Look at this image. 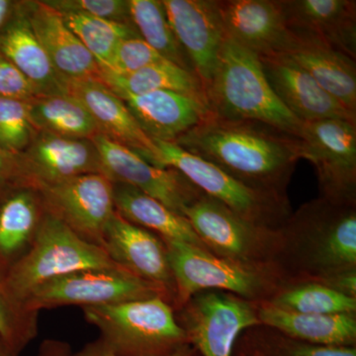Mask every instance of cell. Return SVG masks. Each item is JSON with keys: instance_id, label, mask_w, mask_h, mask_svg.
Segmentation results:
<instances>
[{"instance_id": "277c9868", "label": "cell", "mask_w": 356, "mask_h": 356, "mask_svg": "<svg viewBox=\"0 0 356 356\" xmlns=\"http://www.w3.org/2000/svg\"><path fill=\"white\" fill-rule=\"evenodd\" d=\"M81 310L99 331L98 339L117 355L170 356L191 346L175 309L163 297Z\"/></svg>"}, {"instance_id": "9a60e30c", "label": "cell", "mask_w": 356, "mask_h": 356, "mask_svg": "<svg viewBox=\"0 0 356 356\" xmlns=\"http://www.w3.org/2000/svg\"><path fill=\"white\" fill-rule=\"evenodd\" d=\"M102 248L116 266L163 290L173 307L175 280L165 243L159 236L115 211L103 234Z\"/></svg>"}, {"instance_id": "7a4b0ae2", "label": "cell", "mask_w": 356, "mask_h": 356, "mask_svg": "<svg viewBox=\"0 0 356 356\" xmlns=\"http://www.w3.org/2000/svg\"><path fill=\"white\" fill-rule=\"evenodd\" d=\"M275 267L283 280L321 281L356 269V204L318 197L280 228Z\"/></svg>"}, {"instance_id": "ba28073f", "label": "cell", "mask_w": 356, "mask_h": 356, "mask_svg": "<svg viewBox=\"0 0 356 356\" xmlns=\"http://www.w3.org/2000/svg\"><path fill=\"white\" fill-rule=\"evenodd\" d=\"M156 156L152 165L181 173L206 195L216 199L245 219L280 229L292 210L289 200L266 195L245 186L209 161L185 151L175 143L154 140Z\"/></svg>"}, {"instance_id": "6da1fadb", "label": "cell", "mask_w": 356, "mask_h": 356, "mask_svg": "<svg viewBox=\"0 0 356 356\" xmlns=\"http://www.w3.org/2000/svg\"><path fill=\"white\" fill-rule=\"evenodd\" d=\"M175 144L255 191L289 200L288 185L301 159L296 136L261 122L211 114Z\"/></svg>"}, {"instance_id": "2e32d148", "label": "cell", "mask_w": 356, "mask_h": 356, "mask_svg": "<svg viewBox=\"0 0 356 356\" xmlns=\"http://www.w3.org/2000/svg\"><path fill=\"white\" fill-rule=\"evenodd\" d=\"M166 17L204 88L226 40L217 0H163Z\"/></svg>"}, {"instance_id": "ac0fdd59", "label": "cell", "mask_w": 356, "mask_h": 356, "mask_svg": "<svg viewBox=\"0 0 356 356\" xmlns=\"http://www.w3.org/2000/svg\"><path fill=\"white\" fill-rule=\"evenodd\" d=\"M264 74L281 103L302 123L341 119L356 123V113L336 98L291 58L284 55L259 57Z\"/></svg>"}, {"instance_id": "d6986e66", "label": "cell", "mask_w": 356, "mask_h": 356, "mask_svg": "<svg viewBox=\"0 0 356 356\" xmlns=\"http://www.w3.org/2000/svg\"><path fill=\"white\" fill-rule=\"evenodd\" d=\"M121 99L153 140L175 143L212 114L204 95L159 90Z\"/></svg>"}, {"instance_id": "ee69618b", "label": "cell", "mask_w": 356, "mask_h": 356, "mask_svg": "<svg viewBox=\"0 0 356 356\" xmlns=\"http://www.w3.org/2000/svg\"><path fill=\"white\" fill-rule=\"evenodd\" d=\"M0 356H19L0 337Z\"/></svg>"}, {"instance_id": "7402d4cb", "label": "cell", "mask_w": 356, "mask_h": 356, "mask_svg": "<svg viewBox=\"0 0 356 356\" xmlns=\"http://www.w3.org/2000/svg\"><path fill=\"white\" fill-rule=\"evenodd\" d=\"M65 83L67 92L83 103L100 134L153 163L156 156V145L143 132L120 97L97 79L67 81Z\"/></svg>"}, {"instance_id": "cb8c5ba5", "label": "cell", "mask_w": 356, "mask_h": 356, "mask_svg": "<svg viewBox=\"0 0 356 356\" xmlns=\"http://www.w3.org/2000/svg\"><path fill=\"white\" fill-rule=\"evenodd\" d=\"M282 55L291 58L321 88L356 113L355 60L318 40L294 33L291 43Z\"/></svg>"}, {"instance_id": "ffe728a7", "label": "cell", "mask_w": 356, "mask_h": 356, "mask_svg": "<svg viewBox=\"0 0 356 356\" xmlns=\"http://www.w3.org/2000/svg\"><path fill=\"white\" fill-rule=\"evenodd\" d=\"M294 34L318 40L356 58L355 0H280Z\"/></svg>"}, {"instance_id": "1f68e13d", "label": "cell", "mask_w": 356, "mask_h": 356, "mask_svg": "<svg viewBox=\"0 0 356 356\" xmlns=\"http://www.w3.org/2000/svg\"><path fill=\"white\" fill-rule=\"evenodd\" d=\"M55 10L60 14L65 24L93 56L100 67H109L121 41L140 37L133 24L112 22L67 9Z\"/></svg>"}, {"instance_id": "ab89813d", "label": "cell", "mask_w": 356, "mask_h": 356, "mask_svg": "<svg viewBox=\"0 0 356 356\" xmlns=\"http://www.w3.org/2000/svg\"><path fill=\"white\" fill-rule=\"evenodd\" d=\"M195 348L192 346H184L181 350H178L175 355L170 356H195ZM70 356H120L117 355L113 351L109 350L99 339L91 341L81 348V350L74 353H70Z\"/></svg>"}, {"instance_id": "7c38bea8", "label": "cell", "mask_w": 356, "mask_h": 356, "mask_svg": "<svg viewBox=\"0 0 356 356\" xmlns=\"http://www.w3.org/2000/svg\"><path fill=\"white\" fill-rule=\"evenodd\" d=\"M38 189L44 210L86 242L102 247L113 216V181L102 173H88Z\"/></svg>"}, {"instance_id": "8d00e7d4", "label": "cell", "mask_w": 356, "mask_h": 356, "mask_svg": "<svg viewBox=\"0 0 356 356\" xmlns=\"http://www.w3.org/2000/svg\"><path fill=\"white\" fill-rule=\"evenodd\" d=\"M46 2L54 9H67L112 22L133 24L129 0H51Z\"/></svg>"}, {"instance_id": "bcb514c9", "label": "cell", "mask_w": 356, "mask_h": 356, "mask_svg": "<svg viewBox=\"0 0 356 356\" xmlns=\"http://www.w3.org/2000/svg\"><path fill=\"white\" fill-rule=\"evenodd\" d=\"M195 356H200V355H198V353H196V355H195Z\"/></svg>"}, {"instance_id": "f546056e", "label": "cell", "mask_w": 356, "mask_h": 356, "mask_svg": "<svg viewBox=\"0 0 356 356\" xmlns=\"http://www.w3.org/2000/svg\"><path fill=\"white\" fill-rule=\"evenodd\" d=\"M281 310L300 314H356V298L334 291L316 280H283L267 300Z\"/></svg>"}, {"instance_id": "484cf974", "label": "cell", "mask_w": 356, "mask_h": 356, "mask_svg": "<svg viewBox=\"0 0 356 356\" xmlns=\"http://www.w3.org/2000/svg\"><path fill=\"white\" fill-rule=\"evenodd\" d=\"M261 325L285 336L317 346H356V314L318 315L281 310L267 302H255Z\"/></svg>"}, {"instance_id": "83f0119b", "label": "cell", "mask_w": 356, "mask_h": 356, "mask_svg": "<svg viewBox=\"0 0 356 356\" xmlns=\"http://www.w3.org/2000/svg\"><path fill=\"white\" fill-rule=\"evenodd\" d=\"M98 81L120 98L159 90L206 96L202 81L196 74L166 60L127 74H117L100 67Z\"/></svg>"}, {"instance_id": "30bf717a", "label": "cell", "mask_w": 356, "mask_h": 356, "mask_svg": "<svg viewBox=\"0 0 356 356\" xmlns=\"http://www.w3.org/2000/svg\"><path fill=\"white\" fill-rule=\"evenodd\" d=\"M154 297L168 301L163 290L116 266L86 269L48 281L37 288L26 303L40 312L65 306L113 305Z\"/></svg>"}, {"instance_id": "8fae6325", "label": "cell", "mask_w": 356, "mask_h": 356, "mask_svg": "<svg viewBox=\"0 0 356 356\" xmlns=\"http://www.w3.org/2000/svg\"><path fill=\"white\" fill-rule=\"evenodd\" d=\"M300 159L315 166L320 197L356 204V123L327 119L303 123Z\"/></svg>"}, {"instance_id": "836d02e7", "label": "cell", "mask_w": 356, "mask_h": 356, "mask_svg": "<svg viewBox=\"0 0 356 356\" xmlns=\"http://www.w3.org/2000/svg\"><path fill=\"white\" fill-rule=\"evenodd\" d=\"M39 312L14 296L0 277V337L16 353L38 336Z\"/></svg>"}, {"instance_id": "52a82bcc", "label": "cell", "mask_w": 356, "mask_h": 356, "mask_svg": "<svg viewBox=\"0 0 356 356\" xmlns=\"http://www.w3.org/2000/svg\"><path fill=\"white\" fill-rule=\"evenodd\" d=\"M182 216L191 222L207 250L217 257L243 266L277 270L280 229L245 219L203 192L184 208Z\"/></svg>"}, {"instance_id": "f1b7e54d", "label": "cell", "mask_w": 356, "mask_h": 356, "mask_svg": "<svg viewBox=\"0 0 356 356\" xmlns=\"http://www.w3.org/2000/svg\"><path fill=\"white\" fill-rule=\"evenodd\" d=\"M28 105L38 132L89 140L100 134L83 103L70 93L37 96Z\"/></svg>"}, {"instance_id": "e0dca14e", "label": "cell", "mask_w": 356, "mask_h": 356, "mask_svg": "<svg viewBox=\"0 0 356 356\" xmlns=\"http://www.w3.org/2000/svg\"><path fill=\"white\" fill-rule=\"evenodd\" d=\"M225 33L259 57L282 55L293 39L280 0H217Z\"/></svg>"}, {"instance_id": "4dcf8cb0", "label": "cell", "mask_w": 356, "mask_h": 356, "mask_svg": "<svg viewBox=\"0 0 356 356\" xmlns=\"http://www.w3.org/2000/svg\"><path fill=\"white\" fill-rule=\"evenodd\" d=\"M131 21L140 38L161 58L195 74L186 53L168 23L161 0H129Z\"/></svg>"}, {"instance_id": "d4e9b609", "label": "cell", "mask_w": 356, "mask_h": 356, "mask_svg": "<svg viewBox=\"0 0 356 356\" xmlns=\"http://www.w3.org/2000/svg\"><path fill=\"white\" fill-rule=\"evenodd\" d=\"M0 53L29 79L39 95L67 93L65 81L54 69L33 30L23 2H17L13 16L0 32Z\"/></svg>"}, {"instance_id": "603a6c76", "label": "cell", "mask_w": 356, "mask_h": 356, "mask_svg": "<svg viewBox=\"0 0 356 356\" xmlns=\"http://www.w3.org/2000/svg\"><path fill=\"white\" fill-rule=\"evenodd\" d=\"M44 214L35 187L14 184L0 192V277L31 250Z\"/></svg>"}, {"instance_id": "b9f144b4", "label": "cell", "mask_w": 356, "mask_h": 356, "mask_svg": "<svg viewBox=\"0 0 356 356\" xmlns=\"http://www.w3.org/2000/svg\"><path fill=\"white\" fill-rule=\"evenodd\" d=\"M70 353L69 344L56 339H47L39 350V356H70Z\"/></svg>"}, {"instance_id": "e575fe53", "label": "cell", "mask_w": 356, "mask_h": 356, "mask_svg": "<svg viewBox=\"0 0 356 356\" xmlns=\"http://www.w3.org/2000/svg\"><path fill=\"white\" fill-rule=\"evenodd\" d=\"M38 133L28 102L0 97V147L4 153L17 158Z\"/></svg>"}, {"instance_id": "3957f363", "label": "cell", "mask_w": 356, "mask_h": 356, "mask_svg": "<svg viewBox=\"0 0 356 356\" xmlns=\"http://www.w3.org/2000/svg\"><path fill=\"white\" fill-rule=\"evenodd\" d=\"M211 113L232 121H255L299 137L302 123L273 92L259 56L227 37L205 88Z\"/></svg>"}, {"instance_id": "d590c367", "label": "cell", "mask_w": 356, "mask_h": 356, "mask_svg": "<svg viewBox=\"0 0 356 356\" xmlns=\"http://www.w3.org/2000/svg\"><path fill=\"white\" fill-rule=\"evenodd\" d=\"M163 60L165 58H161L144 40L135 37L121 41L115 50L111 64L108 67L102 69L117 74H127Z\"/></svg>"}, {"instance_id": "f6af8a7d", "label": "cell", "mask_w": 356, "mask_h": 356, "mask_svg": "<svg viewBox=\"0 0 356 356\" xmlns=\"http://www.w3.org/2000/svg\"><path fill=\"white\" fill-rule=\"evenodd\" d=\"M234 356H243V355H240V353H236V351L234 350Z\"/></svg>"}, {"instance_id": "4316f807", "label": "cell", "mask_w": 356, "mask_h": 356, "mask_svg": "<svg viewBox=\"0 0 356 356\" xmlns=\"http://www.w3.org/2000/svg\"><path fill=\"white\" fill-rule=\"evenodd\" d=\"M115 211L163 241L189 243L207 250L186 218L131 185L113 182Z\"/></svg>"}, {"instance_id": "8992f818", "label": "cell", "mask_w": 356, "mask_h": 356, "mask_svg": "<svg viewBox=\"0 0 356 356\" xmlns=\"http://www.w3.org/2000/svg\"><path fill=\"white\" fill-rule=\"evenodd\" d=\"M116 266L102 247L86 242L46 212L31 250L3 280L14 296L26 302L37 288L55 278L86 269Z\"/></svg>"}, {"instance_id": "5b68a950", "label": "cell", "mask_w": 356, "mask_h": 356, "mask_svg": "<svg viewBox=\"0 0 356 356\" xmlns=\"http://www.w3.org/2000/svg\"><path fill=\"white\" fill-rule=\"evenodd\" d=\"M163 242L175 283V311L204 291L228 292L250 302L267 301L283 281L273 268L243 266L186 243Z\"/></svg>"}, {"instance_id": "44dd1931", "label": "cell", "mask_w": 356, "mask_h": 356, "mask_svg": "<svg viewBox=\"0 0 356 356\" xmlns=\"http://www.w3.org/2000/svg\"><path fill=\"white\" fill-rule=\"evenodd\" d=\"M28 19L63 81L99 79L100 67L60 14L46 1H23Z\"/></svg>"}, {"instance_id": "9c48e42d", "label": "cell", "mask_w": 356, "mask_h": 356, "mask_svg": "<svg viewBox=\"0 0 356 356\" xmlns=\"http://www.w3.org/2000/svg\"><path fill=\"white\" fill-rule=\"evenodd\" d=\"M175 315L189 344L200 356H234L241 334L261 325L255 302L222 291L198 293Z\"/></svg>"}, {"instance_id": "7bdbcfd3", "label": "cell", "mask_w": 356, "mask_h": 356, "mask_svg": "<svg viewBox=\"0 0 356 356\" xmlns=\"http://www.w3.org/2000/svg\"><path fill=\"white\" fill-rule=\"evenodd\" d=\"M16 4L17 2L10 1V0H0V32L13 16Z\"/></svg>"}, {"instance_id": "5bb4252c", "label": "cell", "mask_w": 356, "mask_h": 356, "mask_svg": "<svg viewBox=\"0 0 356 356\" xmlns=\"http://www.w3.org/2000/svg\"><path fill=\"white\" fill-rule=\"evenodd\" d=\"M17 184L40 188L88 173L104 175L92 140L39 132L16 158Z\"/></svg>"}, {"instance_id": "4fadbf2b", "label": "cell", "mask_w": 356, "mask_h": 356, "mask_svg": "<svg viewBox=\"0 0 356 356\" xmlns=\"http://www.w3.org/2000/svg\"><path fill=\"white\" fill-rule=\"evenodd\" d=\"M92 142L99 153L104 175L112 181L136 187L181 216L184 208L202 193L181 173L152 165L133 149L103 134L96 135Z\"/></svg>"}, {"instance_id": "d6a6232c", "label": "cell", "mask_w": 356, "mask_h": 356, "mask_svg": "<svg viewBox=\"0 0 356 356\" xmlns=\"http://www.w3.org/2000/svg\"><path fill=\"white\" fill-rule=\"evenodd\" d=\"M235 351L243 356H356V346H317L292 339L266 325L243 332Z\"/></svg>"}, {"instance_id": "60d3db41", "label": "cell", "mask_w": 356, "mask_h": 356, "mask_svg": "<svg viewBox=\"0 0 356 356\" xmlns=\"http://www.w3.org/2000/svg\"><path fill=\"white\" fill-rule=\"evenodd\" d=\"M17 182L16 159L4 153L0 147V192Z\"/></svg>"}, {"instance_id": "74e56055", "label": "cell", "mask_w": 356, "mask_h": 356, "mask_svg": "<svg viewBox=\"0 0 356 356\" xmlns=\"http://www.w3.org/2000/svg\"><path fill=\"white\" fill-rule=\"evenodd\" d=\"M37 96L38 91L29 79L0 53V97L30 102Z\"/></svg>"}, {"instance_id": "f35d334b", "label": "cell", "mask_w": 356, "mask_h": 356, "mask_svg": "<svg viewBox=\"0 0 356 356\" xmlns=\"http://www.w3.org/2000/svg\"><path fill=\"white\" fill-rule=\"evenodd\" d=\"M334 291L356 298V269L343 271L318 281Z\"/></svg>"}]
</instances>
